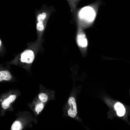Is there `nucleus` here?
<instances>
[{
    "label": "nucleus",
    "mask_w": 130,
    "mask_h": 130,
    "mask_svg": "<svg viewBox=\"0 0 130 130\" xmlns=\"http://www.w3.org/2000/svg\"><path fill=\"white\" fill-rule=\"evenodd\" d=\"M101 3V0H97L93 3L83 7L79 10V18L85 26H90L94 23Z\"/></svg>",
    "instance_id": "nucleus-1"
},
{
    "label": "nucleus",
    "mask_w": 130,
    "mask_h": 130,
    "mask_svg": "<svg viewBox=\"0 0 130 130\" xmlns=\"http://www.w3.org/2000/svg\"><path fill=\"white\" fill-rule=\"evenodd\" d=\"M76 41L82 55L85 57L87 53L88 41L86 35L84 31H80L77 34Z\"/></svg>",
    "instance_id": "nucleus-2"
},
{
    "label": "nucleus",
    "mask_w": 130,
    "mask_h": 130,
    "mask_svg": "<svg viewBox=\"0 0 130 130\" xmlns=\"http://www.w3.org/2000/svg\"><path fill=\"white\" fill-rule=\"evenodd\" d=\"M34 58V53L32 51L30 50H26L21 53L20 60L22 62L30 64L32 62Z\"/></svg>",
    "instance_id": "nucleus-3"
},
{
    "label": "nucleus",
    "mask_w": 130,
    "mask_h": 130,
    "mask_svg": "<svg viewBox=\"0 0 130 130\" xmlns=\"http://www.w3.org/2000/svg\"><path fill=\"white\" fill-rule=\"evenodd\" d=\"M68 103L70 106L68 113V115L72 118L75 117L77 113L76 104L75 98L73 97H70Z\"/></svg>",
    "instance_id": "nucleus-4"
},
{
    "label": "nucleus",
    "mask_w": 130,
    "mask_h": 130,
    "mask_svg": "<svg viewBox=\"0 0 130 130\" xmlns=\"http://www.w3.org/2000/svg\"><path fill=\"white\" fill-rule=\"evenodd\" d=\"M114 107L118 116L121 117L124 115L125 113V109L122 103L120 102L117 103L115 104Z\"/></svg>",
    "instance_id": "nucleus-5"
},
{
    "label": "nucleus",
    "mask_w": 130,
    "mask_h": 130,
    "mask_svg": "<svg viewBox=\"0 0 130 130\" xmlns=\"http://www.w3.org/2000/svg\"><path fill=\"white\" fill-rule=\"evenodd\" d=\"M12 78V76L10 73L8 71H2L0 72V81L2 80L9 81Z\"/></svg>",
    "instance_id": "nucleus-6"
},
{
    "label": "nucleus",
    "mask_w": 130,
    "mask_h": 130,
    "mask_svg": "<svg viewBox=\"0 0 130 130\" xmlns=\"http://www.w3.org/2000/svg\"><path fill=\"white\" fill-rule=\"evenodd\" d=\"M21 125L20 122L18 121L14 122L11 127L12 130H20L21 128Z\"/></svg>",
    "instance_id": "nucleus-7"
},
{
    "label": "nucleus",
    "mask_w": 130,
    "mask_h": 130,
    "mask_svg": "<svg viewBox=\"0 0 130 130\" xmlns=\"http://www.w3.org/2000/svg\"><path fill=\"white\" fill-rule=\"evenodd\" d=\"M39 97L40 100L43 102H46L48 99L47 96L46 94L43 93L40 94L39 95Z\"/></svg>",
    "instance_id": "nucleus-8"
},
{
    "label": "nucleus",
    "mask_w": 130,
    "mask_h": 130,
    "mask_svg": "<svg viewBox=\"0 0 130 130\" xmlns=\"http://www.w3.org/2000/svg\"><path fill=\"white\" fill-rule=\"evenodd\" d=\"M10 103L6 99L2 103L1 106L3 109H6L9 107Z\"/></svg>",
    "instance_id": "nucleus-9"
},
{
    "label": "nucleus",
    "mask_w": 130,
    "mask_h": 130,
    "mask_svg": "<svg viewBox=\"0 0 130 130\" xmlns=\"http://www.w3.org/2000/svg\"><path fill=\"white\" fill-rule=\"evenodd\" d=\"M44 107L43 104L41 103L37 104L35 107V111L37 113H39L41 112Z\"/></svg>",
    "instance_id": "nucleus-10"
},
{
    "label": "nucleus",
    "mask_w": 130,
    "mask_h": 130,
    "mask_svg": "<svg viewBox=\"0 0 130 130\" xmlns=\"http://www.w3.org/2000/svg\"><path fill=\"white\" fill-rule=\"evenodd\" d=\"M44 26L43 24V21H39L37 25V29L40 31H42L44 29Z\"/></svg>",
    "instance_id": "nucleus-11"
},
{
    "label": "nucleus",
    "mask_w": 130,
    "mask_h": 130,
    "mask_svg": "<svg viewBox=\"0 0 130 130\" xmlns=\"http://www.w3.org/2000/svg\"><path fill=\"white\" fill-rule=\"evenodd\" d=\"M16 98V96L15 95H12L7 98V99L8 101L11 103Z\"/></svg>",
    "instance_id": "nucleus-12"
},
{
    "label": "nucleus",
    "mask_w": 130,
    "mask_h": 130,
    "mask_svg": "<svg viewBox=\"0 0 130 130\" xmlns=\"http://www.w3.org/2000/svg\"><path fill=\"white\" fill-rule=\"evenodd\" d=\"M37 20L39 21H43V20H42V14H39L37 17Z\"/></svg>",
    "instance_id": "nucleus-13"
},
{
    "label": "nucleus",
    "mask_w": 130,
    "mask_h": 130,
    "mask_svg": "<svg viewBox=\"0 0 130 130\" xmlns=\"http://www.w3.org/2000/svg\"><path fill=\"white\" fill-rule=\"evenodd\" d=\"M42 20H43L45 18L46 16V14L45 13H42Z\"/></svg>",
    "instance_id": "nucleus-14"
},
{
    "label": "nucleus",
    "mask_w": 130,
    "mask_h": 130,
    "mask_svg": "<svg viewBox=\"0 0 130 130\" xmlns=\"http://www.w3.org/2000/svg\"><path fill=\"white\" fill-rule=\"evenodd\" d=\"M76 4L79 0H72Z\"/></svg>",
    "instance_id": "nucleus-15"
},
{
    "label": "nucleus",
    "mask_w": 130,
    "mask_h": 130,
    "mask_svg": "<svg viewBox=\"0 0 130 130\" xmlns=\"http://www.w3.org/2000/svg\"><path fill=\"white\" fill-rule=\"evenodd\" d=\"M2 101V99H1L0 100V102Z\"/></svg>",
    "instance_id": "nucleus-16"
},
{
    "label": "nucleus",
    "mask_w": 130,
    "mask_h": 130,
    "mask_svg": "<svg viewBox=\"0 0 130 130\" xmlns=\"http://www.w3.org/2000/svg\"><path fill=\"white\" fill-rule=\"evenodd\" d=\"M0 45H1V40H0Z\"/></svg>",
    "instance_id": "nucleus-17"
}]
</instances>
